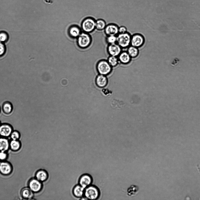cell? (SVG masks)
Masks as SVG:
<instances>
[{"label":"cell","instance_id":"obj_1","mask_svg":"<svg viewBox=\"0 0 200 200\" xmlns=\"http://www.w3.org/2000/svg\"><path fill=\"white\" fill-rule=\"evenodd\" d=\"M131 35L128 32L118 33L117 35L116 43L122 48L127 49L130 45Z\"/></svg>","mask_w":200,"mask_h":200},{"label":"cell","instance_id":"obj_2","mask_svg":"<svg viewBox=\"0 0 200 200\" xmlns=\"http://www.w3.org/2000/svg\"><path fill=\"white\" fill-rule=\"evenodd\" d=\"M96 69L100 74L107 76L112 72L113 68L110 65L107 60L101 59L99 61L96 65Z\"/></svg>","mask_w":200,"mask_h":200},{"label":"cell","instance_id":"obj_3","mask_svg":"<svg viewBox=\"0 0 200 200\" xmlns=\"http://www.w3.org/2000/svg\"><path fill=\"white\" fill-rule=\"evenodd\" d=\"M100 195L99 190L95 186L90 185L84 189V196L87 199H97Z\"/></svg>","mask_w":200,"mask_h":200},{"label":"cell","instance_id":"obj_4","mask_svg":"<svg viewBox=\"0 0 200 200\" xmlns=\"http://www.w3.org/2000/svg\"><path fill=\"white\" fill-rule=\"evenodd\" d=\"M96 21L93 18L88 17L84 19L82 21V27L84 32L90 33L96 28Z\"/></svg>","mask_w":200,"mask_h":200},{"label":"cell","instance_id":"obj_5","mask_svg":"<svg viewBox=\"0 0 200 200\" xmlns=\"http://www.w3.org/2000/svg\"><path fill=\"white\" fill-rule=\"evenodd\" d=\"M91 42V37L87 33H81L77 37L78 45L82 48H84L87 47L90 44Z\"/></svg>","mask_w":200,"mask_h":200},{"label":"cell","instance_id":"obj_6","mask_svg":"<svg viewBox=\"0 0 200 200\" xmlns=\"http://www.w3.org/2000/svg\"><path fill=\"white\" fill-rule=\"evenodd\" d=\"M145 42V37L140 33H136L131 35V45L139 48L144 45Z\"/></svg>","mask_w":200,"mask_h":200},{"label":"cell","instance_id":"obj_7","mask_svg":"<svg viewBox=\"0 0 200 200\" xmlns=\"http://www.w3.org/2000/svg\"><path fill=\"white\" fill-rule=\"evenodd\" d=\"M122 48L117 43L108 45L107 51L109 55L118 57L122 51Z\"/></svg>","mask_w":200,"mask_h":200},{"label":"cell","instance_id":"obj_8","mask_svg":"<svg viewBox=\"0 0 200 200\" xmlns=\"http://www.w3.org/2000/svg\"><path fill=\"white\" fill-rule=\"evenodd\" d=\"M118 26L114 23H110L107 25L104 29V32L106 36L116 35L118 34Z\"/></svg>","mask_w":200,"mask_h":200},{"label":"cell","instance_id":"obj_9","mask_svg":"<svg viewBox=\"0 0 200 200\" xmlns=\"http://www.w3.org/2000/svg\"><path fill=\"white\" fill-rule=\"evenodd\" d=\"M92 182L91 177L87 174L82 175L80 177L79 180V184L84 189L90 185Z\"/></svg>","mask_w":200,"mask_h":200},{"label":"cell","instance_id":"obj_10","mask_svg":"<svg viewBox=\"0 0 200 200\" xmlns=\"http://www.w3.org/2000/svg\"><path fill=\"white\" fill-rule=\"evenodd\" d=\"M13 131V127L9 124L4 123L0 125V135L4 137L11 135Z\"/></svg>","mask_w":200,"mask_h":200},{"label":"cell","instance_id":"obj_11","mask_svg":"<svg viewBox=\"0 0 200 200\" xmlns=\"http://www.w3.org/2000/svg\"><path fill=\"white\" fill-rule=\"evenodd\" d=\"M118 57L120 64L124 65L129 64L132 59L126 51H122Z\"/></svg>","mask_w":200,"mask_h":200},{"label":"cell","instance_id":"obj_12","mask_svg":"<svg viewBox=\"0 0 200 200\" xmlns=\"http://www.w3.org/2000/svg\"><path fill=\"white\" fill-rule=\"evenodd\" d=\"M29 186L32 191L37 192L40 191L42 188V184L40 181L37 179H33L29 182Z\"/></svg>","mask_w":200,"mask_h":200},{"label":"cell","instance_id":"obj_13","mask_svg":"<svg viewBox=\"0 0 200 200\" xmlns=\"http://www.w3.org/2000/svg\"><path fill=\"white\" fill-rule=\"evenodd\" d=\"M84 189L79 184L77 185L73 188V194L76 198L80 199L84 195Z\"/></svg>","mask_w":200,"mask_h":200},{"label":"cell","instance_id":"obj_14","mask_svg":"<svg viewBox=\"0 0 200 200\" xmlns=\"http://www.w3.org/2000/svg\"><path fill=\"white\" fill-rule=\"evenodd\" d=\"M96 83L97 85L100 87H105L108 83V79L106 76L99 74L96 78Z\"/></svg>","mask_w":200,"mask_h":200},{"label":"cell","instance_id":"obj_15","mask_svg":"<svg viewBox=\"0 0 200 200\" xmlns=\"http://www.w3.org/2000/svg\"><path fill=\"white\" fill-rule=\"evenodd\" d=\"M126 51L132 59L137 57L139 54V50L138 48L130 45L127 48Z\"/></svg>","mask_w":200,"mask_h":200},{"label":"cell","instance_id":"obj_16","mask_svg":"<svg viewBox=\"0 0 200 200\" xmlns=\"http://www.w3.org/2000/svg\"><path fill=\"white\" fill-rule=\"evenodd\" d=\"M81 33V30L77 26H72L69 30V34L73 38H77Z\"/></svg>","mask_w":200,"mask_h":200},{"label":"cell","instance_id":"obj_17","mask_svg":"<svg viewBox=\"0 0 200 200\" xmlns=\"http://www.w3.org/2000/svg\"><path fill=\"white\" fill-rule=\"evenodd\" d=\"M11 170L10 165L6 162H2L0 164V171L3 174H9Z\"/></svg>","mask_w":200,"mask_h":200},{"label":"cell","instance_id":"obj_18","mask_svg":"<svg viewBox=\"0 0 200 200\" xmlns=\"http://www.w3.org/2000/svg\"><path fill=\"white\" fill-rule=\"evenodd\" d=\"M37 179L40 182H44L47 180L48 174L45 171L40 170L37 172L36 175Z\"/></svg>","mask_w":200,"mask_h":200},{"label":"cell","instance_id":"obj_19","mask_svg":"<svg viewBox=\"0 0 200 200\" xmlns=\"http://www.w3.org/2000/svg\"><path fill=\"white\" fill-rule=\"evenodd\" d=\"M2 108L3 112L5 114H8L11 113L13 109L12 103L9 101L4 102L2 105Z\"/></svg>","mask_w":200,"mask_h":200},{"label":"cell","instance_id":"obj_20","mask_svg":"<svg viewBox=\"0 0 200 200\" xmlns=\"http://www.w3.org/2000/svg\"><path fill=\"white\" fill-rule=\"evenodd\" d=\"M139 190V187L137 186L132 185L127 189V195L129 197L134 196L138 193Z\"/></svg>","mask_w":200,"mask_h":200},{"label":"cell","instance_id":"obj_21","mask_svg":"<svg viewBox=\"0 0 200 200\" xmlns=\"http://www.w3.org/2000/svg\"><path fill=\"white\" fill-rule=\"evenodd\" d=\"M107 60L113 68L116 67L120 64L118 57H117L109 56Z\"/></svg>","mask_w":200,"mask_h":200},{"label":"cell","instance_id":"obj_22","mask_svg":"<svg viewBox=\"0 0 200 200\" xmlns=\"http://www.w3.org/2000/svg\"><path fill=\"white\" fill-rule=\"evenodd\" d=\"M9 143L8 140L4 138H0V151L4 152L9 148Z\"/></svg>","mask_w":200,"mask_h":200},{"label":"cell","instance_id":"obj_23","mask_svg":"<svg viewBox=\"0 0 200 200\" xmlns=\"http://www.w3.org/2000/svg\"><path fill=\"white\" fill-rule=\"evenodd\" d=\"M105 21L102 19H99L96 21V28L100 31L104 30L106 25Z\"/></svg>","mask_w":200,"mask_h":200},{"label":"cell","instance_id":"obj_24","mask_svg":"<svg viewBox=\"0 0 200 200\" xmlns=\"http://www.w3.org/2000/svg\"><path fill=\"white\" fill-rule=\"evenodd\" d=\"M106 41L108 44H111L116 43L117 36L108 35L106 38Z\"/></svg>","mask_w":200,"mask_h":200},{"label":"cell","instance_id":"obj_25","mask_svg":"<svg viewBox=\"0 0 200 200\" xmlns=\"http://www.w3.org/2000/svg\"><path fill=\"white\" fill-rule=\"evenodd\" d=\"M10 146L12 149L16 150L18 149L20 147L19 142L15 140H12L10 143Z\"/></svg>","mask_w":200,"mask_h":200},{"label":"cell","instance_id":"obj_26","mask_svg":"<svg viewBox=\"0 0 200 200\" xmlns=\"http://www.w3.org/2000/svg\"><path fill=\"white\" fill-rule=\"evenodd\" d=\"M22 195L24 198H28L31 195V192L29 189L26 188L22 191Z\"/></svg>","mask_w":200,"mask_h":200},{"label":"cell","instance_id":"obj_27","mask_svg":"<svg viewBox=\"0 0 200 200\" xmlns=\"http://www.w3.org/2000/svg\"><path fill=\"white\" fill-rule=\"evenodd\" d=\"M8 35L7 34L4 32H0V42H6L8 39Z\"/></svg>","mask_w":200,"mask_h":200},{"label":"cell","instance_id":"obj_28","mask_svg":"<svg viewBox=\"0 0 200 200\" xmlns=\"http://www.w3.org/2000/svg\"><path fill=\"white\" fill-rule=\"evenodd\" d=\"M11 137L13 140H16L19 138V133L18 131H14L12 132L11 134Z\"/></svg>","mask_w":200,"mask_h":200},{"label":"cell","instance_id":"obj_29","mask_svg":"<svg viewBox=\"0 0 200 200\" xmlns=\"http://www.w3.org/2000/svg\"><path fill=\"white\" fill-rule=\"evenodd\" d=\"M6 48L3 42H0V56L3 55L5 53Z\"/></svg>","mask_w":200,"mask_h":200},{"label":"cell","instance_id":"obj_30","mask_svg":"<svg viewBox=\"0 0 200 200\" xmlns=\"http://www.w3.org/2000/svg\"><path fill=\"white\" fill-rule=\"evenodd\" d=\"M127 28L124 26H121L119 27L118 33H124L127 32Z\"/></svg>","mask_w":200,"mask_h":200},{"label":"cell","instance_id":"obj_31","mask_svg":"<svg viewBox=\"0 0 200 200\" xmlns=\"http://www.w3.org/2000/svg\"><path fill=\"white\" fill-rule=\"evenodd\" d=\"M7 157L6 154L4 153V152L1 151L0 152V159L3 160L5 159Z\"/></svg>","mask_w":200,"mask_h":200},{"label":"cell","instance_id":"obj_32","mask_svg":"<svg viewBox=\"0 0 200 200\" xmlns=\"http://www.w3.org/2000/svg\"><path fill=\"white\" fill-rule=\"evenodd\" d=\"M1 122H0V125L1 124Z\"/></svg>","mask_w":200,"mask_h":200},{"label":"cell","instance_id":"obj_33","mask_svg":"<svg viewBox=\"0 0 200 200\" xmlns=\"http://www.w3.org/2000/svg\"></svg>","mask_w":200,"mask_h":200},{"label":"cell","instance_id":"obj_34","mask_svg":"<svg viewBox=\"0 0 200 200\" xmlns=\"http://www.w3.org/2000/svg\"></svg>","mask_w":200,"mask_h":200}]
</instances>
